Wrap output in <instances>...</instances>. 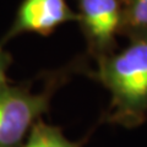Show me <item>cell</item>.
I'll return each mask as SVG.
<instances>
[{"label":"cell","instance_id":"obj_1","mask_svg":"<svg viewBox=\"0 0 147 147\" xmlns=\"http://www.w3.org/2000/svg\"><path fill=\"white\" fill-rule=\"evenodd\" d=\"M129 40L120 52L98 59L93 76L112 97L104 120L135 127L147 117V36Z\"/></svg>","mask_w":147,"mask_h":147},{"label":"cell","instance_id":"obj_2","mask_svg":"<svg viewBox=\"0 0 147 147\" xmlns=\"http://www.w3.org/2000/svg\"><path fill=\"white\" fill-rule=\"evenodd\" d=\"M52 90L32 92L28 87L0 88V147H22L27 135L48 110Z\"/></svg>","mask_w":147,"mask_h":147},{"label":"cell","instance_id":"obj_3","mask_svg":"<svg viewBox=\"0 0 147 147\" xmlns=\"http://www.w3.org/2000/svg\"><path fill=\"white\" fill-rule=\"evenodd\" d=\"M76 21L96 60L115 52L121 34L120 0H76Z\"/></svg>","mask_w":147,"mask_h":147},{"label":"cell","instance_id":"obj_4","mask_svg":"<svg viewBox=\"0 0 147 147\" xmlns=\"http://www.w3.org/2000/svg\"><path fill=\"white\" fill-rule=\"evenodd\" d=\"M76 12L66 0H24L0 44L4 45L24 33L48 36L59 26L76 21Z\"/></svg>","mask_w":147,"mask_h":147},{"label":"cell","instance_id":"obj_5","mask_svg":"<svg viewBox=\"0 0 147 147\" xmlns=\"http://www.w3.org/2000/svg\"><path fill=\"white\" fill-rule=\"evenodd\" d=\"M22 147H82V142L69 140L58 126L39 119L31 127Z\"/></svg>","mask_w":147,"mask_h":147},{"label":"cell","instance_id":"obj_6","mask_svg":"<svg viewBox=\"0 0 147 147\" xmlns=\"http://www.w3.org/2000/svg\"><path fill=\"white\" fill-rule=\"evenodd\" d=\"M121 34L147 36V0H120Z\"/></svg>","mask_w":147,"mask_h":147},{"label":"cell","instance_id":"obj_7","mask_svg":"<svg viewBox=\"0 0 147 147\" xmlns=\"http://www.w3.org/2000/svg\"><path fill=\"white\" fill-rule=\"evenodd\" d=\"M11 57L5 52L3 45L0 44V88L7 85V69L10 66Z\"/></svg>","mask_w":147,"mask_h":147}]
</instances>
